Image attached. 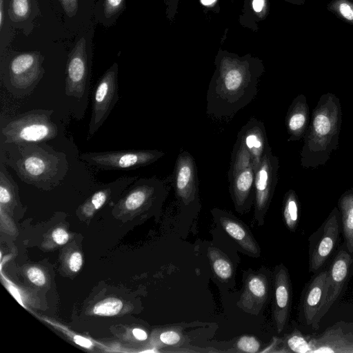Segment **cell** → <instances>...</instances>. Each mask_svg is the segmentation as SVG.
<instances>
[{
	"label": "cell",
	"instance_id": "obj_32",
	"mask_svg": "<svg viewBox=\"0 0 353 353\" xmlns=\"http://www.w3.org/2000/svg\"><path fill=\"white\" fill-rule=\"evenodd\" d=\"M68 17H73L78 10V0H59Z\"/></svg>",
	"mask_w": 353,
	"mask_h": 353
},
{
	"label": "cell",
	"instance_id": "obj_15",
	"mask_svg": "<svg viewBox=\"0 0 353 353\" xmlns=\"http://www.w3.org/2000/svg\"><path fill=\"white\" fill-rule=\"evenodd\" d=\"M351 263L350 254L344 250H341L333 260L328 271L327 297L320 312L319 321L340 295L347 278Z\"/></svg>",
	"mask_w": 353,
	"mask_h": 353
},
{
	"label": "cell",
	"instance_id": "obj_40",
	"mask_svg": "<svg viewBox=\"0 0 353 353\" xmlns=\"http://www.w3.org/2000/svg\"><path fill=\"white\" fill-rule=\"evenodd\" d=\"M296 4H300V5H302L305 2V0H289Z\"/></svg>",
	"mask_w": 353,
	"mask_h": 353
},
{
	"label": "cell",
	"instance_id": "obj_10",
	"mask_svg": "<svg viewBox=\"0 0 353 353\" xmlns=\"http://www.w3.org/2000/svg\"><path fill=\"white\" fill-rule=\"evenodd\" d=\"M173 185L178 201L183 207L197 205L199 179L197 168L192 155L183 151L178 155L174 170Z\"/></svg>",
	"mask_w": 353,
	"mask_h": 353
},
{
	"label": "cell",
	"instance_id": "obj_24",
	"mask_svg": "<svg viewBox=\"0 0 353 353\" xmlns=\"http://www.w3.org/2000/svg\"><path fill=\"white\" fill-rule=\"evenodd\" d=\"M327 9L345 23L353 26V1L332 0Z\"/></svg>",
	"mask_w": 353,
	"mask_h": 353
},
{
	"label": "cell",
	"instance_id": "obj_27",
	"mask_svg": "<svg viewBox=\"0 0 353 353\" xmlns=\"http://www.w3.org/2000/svg\"><path fill=\"white\" fill-rule=\"evenodd\" d=\"M288 348L296 353H310V341H307L299 331H295L290 334L286 341Z\"/></svg>",
	"mask_w": 353,
	"mask_h": 353
},
{
	"label": "cell",
	"instance_id": "obj_36",
	"mask_svg": "<svg viewBox=\"0 0 353 353\" xmlns=\"http://www.w3.org/2000/svg\"><path fill=\"white\" fill-rule=\"evenodd\" d=\"M252 5L256 12H260L265 6V0H252Z\"/></svg>",
	"mask_w": 353,
	"mask_h": 353
},
{
	"label": "cell",
	"instance_id": "obj_3",
	"mask_svg": "<svg viewBox=\"0 0 353 353\" xmlns=\"http://www.w3.org/2000/svg\"><path fill=\"white\" fill-rule=\"evenodd\" d=\"M15 146L17 154H10L5 161L21 181L39 188H50L64 179L68 171V162L63 152L46 144Z\"/></svg>",
	"mask_w": 353,
	"mask_h": 353
},
{
	"label": "cell",
	"instance_id": "obj_34",
	"mask_svg": "<svg viewBox=\"0 0 353 353\" xmlns=\"http://www.w3.org/2000/svg\"><path fill=\"white\" fill-rule=\"evenodd\" d=\"M82 265V257L80 253L74 252L69 260L70 269L73 272H77L80 270Z\"/></svg>",
	"mask_w": 353,
	"mask_h": 353
},
{
	"label": "cell",
	"instance_id": "obj_23",
	"mask_svg": "<svg viewBox=\"0 0 353 353\" xmlns=\"http://www.w3.org/2000/svg\"><path fill=\"white\" fill-rule=\"evenodd\" d=\"M283 218L288 228L294 230L299 217V200L293 190H288L284 196Z\"/></svg>",
	"mask_w": 353,
	"mask_h": 353
},
{
	"label": "cell",
	"instance_id": "obj_13",
	"mask_svg": "<svg viewBox=\"0 0 353 353\" xmlns=\"http://www.w3.org/2000/svg\"><path fill=\"white\" fill-rule=\"evenodd\" d=\"M237 138L250 154L256 170L263 155L270 148L263 123L254 117L250 118L239 130Z\"/></svg>",
	"mask_w": 353,
	"mask_h": 353
},
{
	"label": "cell",
	"instance_id": "obj_20",
	"mask_svg": "<svg viewBox=\"0 0 353 353\" xmlns=\"http://www.w3.org/2000/svg\"><path fill=\"white\" fill-rule=\"evenodd\" d=\"M310 353H353V341L340 328L327 330L321 336L310 341Z\"/></svg>",
	"mask_w": 353,
	"mask_h": 353
},
{
	"label": "cell",
	"instance_id": "obj_31",
	"mask_svg": "<svg viewBox=\"0 0 353 353\" xmlns=\"http://www.w3.org/2000/svg\"><path fill=\"white\" fill-rule=\"evenodd\" d=\"M161 342L166 345H174L181 340V335L179 332L174 330L163 332L160 335Z\"/></svg>",
	"mask_w": 353,
	"mask_h": 353
},
{
	"label": "cell",
	"instance_id": "obj_25",
	"mask_svg": "<svg viewBox=\"0 0 353 353\" xmlns=\"http://www.w3.org/2000/svg\"><path fill=\"white\" fill-rule=\"evenodd\" d=\"M122 306L121 300L108 298L97 303L93 308V312L99 316H114L120 312Z\"/></svg>",
	"mask_w": 353,
	"mask_h": 353
},
{
	"label": "cell",
	"instance_id": "obj_35",
	"mask_svg": "<svg viewBox=\"0 0 353 353\" xmlns=\"http://www.w3.org/2000/svg\"><path fill=\"white\" fill-rule=\"evenodd\" d=\"M74 341L77 344H78L85 348H90L92 345V342L89 339L84 338L83 336H79V335H75L74 336Z\"/></svg>",
	"mask_w": 353,
	"mask_h": 353
},
{
	"label": "cell",
	"instance_id": "obj_12",
	"mask_svg": "<svg viewBox=\"0 0 353 353\" xmlns=\"http://www.w3.org/2000/svg\"><path fill=\"white\" fill-rule=\"evenodd\" d=\"M328 271L321 272L310 284L303 300V313L308 325L318 327L319 316L327 297Z\"/></svg>",
	"mask_w": 353,
	"mask_h": 353
},
{
	"label": "cell",
	"instance_id": "obj_38",
	"mask_svg": "<svg viewBox=\"0 0 353 353\" xmlns=\"http://www.w3.org/2000/svg\"><path fill=\"white\" fill-rule=\"evenodd\" d=\"M4 19V0H0V29L3 27Z\"/></svg>",
	"mask_w": 353,
	"mask_h": 353
},
{
	"label": "cell",
	"instance_id": "obj_5",
	"mask_svg": "<svg viewBox=\"0 0 353 353\" xmlns=\"http://www.w3.org/2000/svg\"><path fill=\"white\" fill-rule=\"evenodd\" d=\"M255 168L252 157L243 143L236 139L228 170L230 193L236 210L248 209L254 200Z\"/></svg>",
	"mask_w": 353,
	"mask_h": 353
},
{
	"label": "cell",
	"instance_id": "obj_14",
	"mask_svg": "<svg viewBox=\"0 0 353 353\" xmlns=\"http://www.w3.org/2000/svg\"><path fill=\"white\" fill-rule=\"evenodd\" d=\"M339 232V211L334 208L327 219L323 228L322 235L311 254L310 271L318 270L327 259L336 244Z\"/></svg>",
	"mask_w": 353,
	"mask_h": 353
},
{
	"label": "cell",
	"instance_id": "obj_9",
	"mask_svg": "<svg viewBox=\"0 0 353 353\" xmlns=\"http://www.w3.org/2000/svg\"><path fill=\"white\" fill-rule=\"evenodd\" d=\"M279 159L268 148L255 170L254 216L263 223L278 182Z\"/></svg>",
	"mask_w": 353,
	"mask_h": 353
},
{
	"label": "cell",
	"instance_id": "obj_4",
	"mask_svg": "<svg viewBox=\"0 0 353 353\" xmlns=\"http://www.w3.org/2000/svg\"><path fill=\"white\" fill-rule=\"evenodd\" d=\"M52 112V110H33L11 120L1 129L4 143L22 145L54 139L58 128L51 120Z\"/></svg>",
	"mask_w": 353,
	"mask_h": 353
},
{
	"label": "cell",
	"instance_id": "obj_1",
	"mask_svg": "<svg viewBox=\"0 0 353 353\" xmlns=\"http://www.w3.org/2000/svg\"><path fill=\"white\" fill-rule=\"evenodd\" d=\"M262 67L247 60L225 57L216 70L206 94V113L216 118L230 117L256 97Z\"/></svg>",
	"mask_w": 353,
	"mask_h": 353
},
{
	"label": "cell",
	"instance_id": "obj_33",
	"mask_svg": "<svg viewBox=\"0 0 353 353\" xmlns=\"http://www.w3.org/2000/svg\"><path fill=\"white\" fill-rule=\"evenodd\" d=\"M53 240L59 245H63L68 241V234L62 228H57L52 234Z\"/></svg>",
	"mask_w": 353,
	"mask_h": 353
},
{
	"label": "cell",
	"instance_id": "obj_30",
	"mask_svg": "<svg viewBox=\"0 0 353 353\" xmlns=\"http://www.w3.org/2000/svg\"><path fill=\"white\" fill-rule=\"evenodd\" d=\"M28 276L31 282L39 286L44 285L46 282L44 274L37 268H30L28 270Z\"/></svg>",
	"mask_w": 353,
	"mask_h": 353
},
{
	"label": "cell",
	"instance_id": "obj_2",
	"mask_svg": "<svg viewBox=\"0 0 353 353\" xmlns=\"http://www.w3.org/2000/svg\"><path fill=\"white\" fill-rule=\"evenodd\" d=\"M342 124L339 99L331 92L320 97L313 109L311 119L303 137L301 165L314 169L324 165L339 147Z\"/></svg>",
	"mask_w": 353,
	"mask_h": 353
},
{
	"label": "cell",
	"instance_id": "obj_6",
	"mask_svg": "<svg viewBox=\"0 0 353 353\" xmlns=\"http://www.w3.org/2000/svg\"><path fill=\"white\" fill-rule=\"evenodd\" d=\"M165 156L158 150H125L82 153V161L102 170H133L150 165Z\"/></svg>",
	"mask_w": 353,
	"mask_h": 353
},
{
	"label": "cell",
	"instance_id": "obj_28",
	"mask_svg": "<svg viewBox=\"0 0 353 353\" xmlns=\"http://www.w3.org/2000/svg\"><path fill=\"white\" fill-rule=\"evenodd\" d=\"M236 347L241 352L256 353L259 351L261 344L254 336L244 335L239 339Z\"/></svg>",
	"mask_w": 353,
	"mask_h": 353
},
{
	"label": "cell",
	"instance_id": "obj_26",
	"mask_svg": "<svg viewBox=\"0 0 353 353\" xmlns=\"http://www.w3.org/2000/svg\"><path fill=\"white\" fill-rule=\"evenodd\" d=\"M10 8L14 20L23 21L30 14L32 1L31 0H10Z\"/></svg>",
	"mask_w": 353,
	"mask_h": 353
},
{
	"label": "cell",
	"instance_id": "obj_21",
	"mask_svg": "<svg viewBox=\"0 0 353 353\" xmlns=\"http://www.w3.org/2000/svg\"><path fill=\"white\" fill-rule=\"evenodd\" d=\"M339 208L342 215L343 231L350 253L353 252V189L346 190L340 197Z\"/></svg>",
	"mask_w": 353,
	"mask_h": 353
},
{
	"label": "cell",
	"instance_id": "obj_7",
	"mask_svg": "<svg viewBox=\"0 0 353 353\" xmlns=\"http://www.w3.org/2000/svg\"><path fill=\"white\" fill-rule=\"evenodd\" d=\"M42 60L43 57L36 52L14 56L8 65V89L16 96L31 92L43 75Z\"/></svg>",
	"mask_w": 353,
	"mask_h": 353
},
{
	"label": "cell",
	"instance_id": "obj_22",
	"mask_svg": "<svg viewBox=\"0 0 353 353\" xmlns=\"http://www.w3.org/2000/svg\"><path fill=\"white\" fill-rule=\"evenodd\" d=\"M208 256L214 274L222 281H228L234 274L230 260L214 247L208 248Z\"/></svg>",
	"mask_w": 353,
	"mask_h": 353
},
{
	"label": "cell",
	"instance_id": "obj_8",
	"mask_svg": "<svg viewBox=\"0 0 353 353\" xmlns=\"http://www.w3.org/2000/svg\"><path fill=\"white\" fill-rule=\"evenodd\" d=\"M117 76L118 65L114 63L103 74L96 85L88 126V139L99 130L119 100Z\"/></svg>",
	"mask_w": 353,
	"mask_h": 353
},
{
	"label": "cell",
	"instance_id": "obj_29",
	"mask_svg": "<svg viewBox=\"0 0 353 353\" xmlns=\"http://www.w3.org/2000/svg\"><path fill=\"white\" fill-rule=\"evenodd\" d=\"M125 0H105L104 13L105 17H110L117 14L123 8Z\"/></svg>",
	"mask_w": 353,
	"mask_h": 353
},
{
	"label": "cell",
	"instance_id": "obj_17",
	"mask_svg": "<svg viewBox=\"0 0 353 353\" xmlns=\"http://www.w3.org/2000/svg\"><path fill=\"white\" fill-rule=\"evenodd\" d=\"M268 290V281L265 275L251 274L244 282L238 305L247 312L256 314L267 299Z\"/></svg>",
	"mask_w": 353,
	"mask_h": 353
},
{
	"label": "cell",
	"instance_id": "obj_39",
	"mask_svg": "<svg viewBox=\"0 0 353 353\" xmlns=\"http://www.w3.org/2000/svg\"><path fill=\"white\" fill-rule=\"evenodd\" d=\"M216 0H201V2L204 6H211L216 2Z\"/></svg>",
	"mask_w": 353,
	"mask_h": 353
},
{
	"label": "cell",
	"instance_id": "obj_16",
	"mask_svg": "<svg viewBox=\"0 0 353 353\" xmlns=\"http://www.w3.org/2000/svg\"><path fill=\"white\" fill-rule=\"evenodd\" d=\"M274 293L273 316L277 332L281 333L287 323L291 303L290 281L286 268L282 265L276 268Z\"/></svg>",
	"mask_w": 353,
	"mask_h": 353
},
{
	"label": "cell",
	"instance_id": "obj_18",
	"mask_svg": "<svg viewBox=\"0 0 353 353\" xmlns=\"http://www.w3.org/2000/svg\"><path fill=\"white\" fill-rule=\"evenodd\" d=\"M310 113L305 96L303 94L296 96L292 100L285 116L288 141H296L303 138L310 122Z\"/></svg>",
	"mask_w": 353,
	"mask_h": 353
},
{
	"label": "cell",
	"instance_id": "obj_19",
	"mask_svg": "<svg viewBox=\"0 0 353 353\" xmlns=\"http://www.w3.org/2000/svg\"><path fill=\"white\" fill-rule=\"evenodd\" d=\"M219 221L225 232L246 252L259 256L260 248L246 225L228 213L216 210Z\"/></svg>",
	"mask_w": 353,
	"mask_h": 353
},
{
	"label": "cell",
	"instance_id": "obj_37",
	"mask_svg": "<svg viewBox=\"0 0 353 353\" xmlns=\"http://www.w3.org/2000/svg\"><path fill=\"white\" fill-rule=\"evenodd\" d=\"M132 333L134 337L139 341H145L148 338L146 332L141 329L135 328L132 330Z\"/></svg>",
	"mask_w": 353,
	"mask_h": 353
},
{
	"label": "cell",
	"instance_id": "obj_11",
	"mask_svg": "<svg viewBox=\"0 0 353 353\" xmlns=\"http://www.w3.org/2000/svg\"><path fill=\"white\" fill-rule=\"evenodd\" d=\"M89 85L88 59L85 40L80 39L71 51L67 64L65 94L82 98Z\"/></svg>",
	"mask_w": 353,
	"mask_h": 353
}]
</instances>
